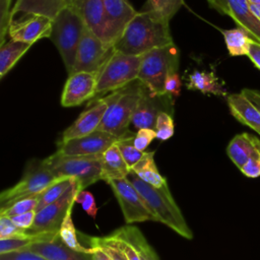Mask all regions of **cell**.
I'll return each instance as SVG.
<instances>
[{
    "instance_id": "f1b7e54d",
    "label": "cell",
    "mask_w": 260,
    "mask_h": 260,
    "mask_svg": "<svg viewBox=\"0 0 260 260\" xmlns=\"http://www.w3.org/2000/svg\"><path fill=\"white\" fill-rule=\"evenodd\" d=\"M226 49L231 56L248 55L251 43L254 41L244 29L237 27L231 29H220Z\"/></svg>"
},
{
    "instance_id": "4316f807",
    "label": "cell",
    "mask_w": 260,
    "mask_h": 260,
    "mask_svg": "<svg viewBox=\"0 0 260 260\" xmlns=\"http://www.w3.org/2000/svg\"><path fill=\"white\" fill-rule=\"evenodd\" d=\"M31 47L30 44L11 40L1 45L0 49V77H4L17 61Z\"/></svg>"
},
{
    "instance_id": "52a82bcc",
    "label": "cell",
    "mask_w": 260,
    "mask_h": 260,
    "mask_svg": "<svg viewBox=\"0 0 260 260\" xmlns=\"http://www.w3.org/2000/svg\"><path fill=\"white\" fill-rule=\"evenodd\" d=\"M143 55H126L115 51L98 75L95 101L100 95L118 90L138 79Z\"/></svg>"
},
{
    "instance_id": "d6a6232c",
    "label": "cell",
    "mask_w": 260,
    "mask_h": 260,
    "mask_svg": "<svg viewBox=\"0 0 260 260\" xmlns=\"http://www.w3.org/2000/svg\"><path fill=\"white\" fill-rule=\"evenodd\" d=\"M87 239L90 243V247L100 248L105 254L108 255L111 260H128L125 254L119 249L113 238L110 237V235L102 238L88 237Z\"/></svg>"
},
{
    "instance_id": "30bf717a",
    "label": "cell",
    "mask_w": 260,
    "mask_h": 260,
    "mask_svg": "<svg viewBox=\"0 0 260 260\" xmlns=\"http://www.w3.org/2000/svg\"><path fill=\"white\" fill-rule=\"evenodd\" d=\"M108 184L116 196L127 224L148 220L155 221L145 201L128 178L113 180Z\"/></svg>"
},
{
    "instance_id": "816d5d0a",
    "label": "cell",
    "mask_w": 260,
    "mask_h": 260,
    "mask_svg": "<svg viewBox=\"0 0 260 260\" xmlns=\"http://www.w3.org/2000/svg\"><path fill=\"white\" fill-rule=\"evenodd\" d=\"M250 4H255V5H260V0H248Z\"/></svg>"
},
{
    "instance_id": "e0dca14e",
    "label": "cell",
    "mask_w": 260,
    "mask_h": 260,
    "mask_svg": "<svg viewBox=\"0 0 260 260\" xmlns=\"http://www.w3.org/2000/svg\"><path fill=\"white\" fill-rule=\"evenodd\" d=\"M98 74L92 72H74L69 75L61 96L63 107H76L95 95Z\"/></svg>"
},
{
    "instance_id": "7a4b0ae2",
    "label": "cell",
    "mask_w": 260,
    "mask_h": 260,
    "mask_svg": "<svg viewBox=\"0 0 260 260\" xmlns=\"http://www.w3.org/2000/svg\"><path fill=\"white\" fill-rule=\"evenodd\" d=\"M127 178L145 201L155 221L164 223L187 240L193 239V233L188 226L181 209L174 200L168 183L161 187H154L142 181L133 172H130Z\"/></svg>"
},
{
    "instance_id": "f5cc1de1",
    "label": "cell",
    "mask_w": 260,
    "mask_h": 260,
    "mask_svg": "<svg viewBox=\"0 0 260 260\" xmlns=\"http://www.w3.org/2000/svg\"><path fill=\"white\" fill-rule=\"evenodd\" d=\"M64 1L66 2V4H67V5H71V4L73 3V1H74V0H64Z\"/></svg>"
},
{
    "instance_id": "ba28073f",
    "label": "cell",
    "mask_w": 260,
    "mask_h": 260,
    "mask_svg": "<svg viewBox=\"0 0 260 260\" xmlns=\"http://www.w3.org/2000/svg\"><path fill=\"white\" fill-rule=\"evenodd\" d=\"M57 179L46 166L44 159L30 160L26 165L21 179L12 187L1 192L0 209L23 198L40 195Z\"/></svg>"
},
{
    "instance_id": "ac0fdd59",
    "label": "cell",
    "mask_w": 260,
    "mask_h": 260,
    "mask_svg": "<svg viewBox=\"0 0 260 260\" xmlns=\"http://www.w3.org/2000/svg\"><path fill=\"white\" fill-rule=\"evenodd\" d=\"M89 104L91 106L82 112L75 122L63 132L61 141L82 137L99 129L107 111V104L102 98L89 102Z\"/></svg>"
},
{
    "instance_id": "44dd1931",
    "label": "cell",
    "mask_w": 260,
    "mask_h": 260,
    "mask_svg": "<svg viewBox=\"0 0 260 260\" xmlns=\"http://www.w3.org/2000/svg\"><path fill=\"white\" fill-rule=\"evenodd\" d=\"M24 250L35 252L48 260H92L90 253H82L69 248L60 236L51 242L35 243Z\"/></svg>"
},
{
    "instance_id": "681fc988",
    "label": "cell",
    "mask_w": 260,
    "mask_h": 260,
    "mask_svg": "<svg viewBox=\"0 0 260 260\" xmlns=\"http://www.w3.org/2000/svg\"><path fill=\"white\" fill-rule=\"evenodd\" d=\"M250 4V3H249ZM250 9L253 12V14L257 17V19L260 21V5L250 4Z\"/></svg>"
},
{
    "instance_id": "83f0119b",
    "label": "cell",
    "mask_w": 260,
    "mask_h": 260,
    "mask_svg": "<svg viewBox=\"0 0 260 260\" xmlns=\"http://www.w3.org/2000/svg\"><path fill=\"white\" fill-rule=\"evenodd\" d=\"M131 172L154 187H161L167 184L166 178L159 174L154 162V151H145L142 158L131 169Z\"/></svg>"
},
{
    "instance_id": "7bdbcfd3",
    "label": "cell",
    "mask_w": 260,
    "mask_h": 260,
    "mask_svg": "<svg viewBox=\"0 0 260 260\" xmlns=\"http://www.w3.org/2000/svg\"><path fill=\"white\" fill-rule=\"evenodd\" d=\"M37 215V210H31L19 215H15L10 217L11 220L14 222L15 225H17L21 230H29L36 219Z\"/></svg>"
},
{
    "instance_id": "f35d334b",
    "label": "cell",
    "mask_w": 260,
    "mask_h": 260,
    "mask_svg": "<svg viewBox=\"0 0 260 260\" xmlns=\"http://www.w3.org/2000/svg\"><path fill=\"white\" fill-rule=\"evenodd\" d=\"M11 0H0V38L1 45L4 44L6 34L11 20V11L9 10Z\"/></svg>"
},
{
    "instance_id": "603a6c76",
    "label": "cell",
    "mask_w": 260,
    "mask_h": 260,
    "mask_svg": "<svg viewBox=\"0 0 260 260\" xmlns=\"http://www.w3.org/2000/svg\"><path fill=\"white\" fill-rule=\"evenodd\" d=\"M66 6L64 0H16L11 9V19L17 13L40 14L54 19Z\"/></svg>"
},
{
    "instance_id": "f6af8a7d",
    "label": "cell",
    "mask_w": 260,
    "mask_h": 260,
    "mask_svg": "<svg viewBox=\"0 0 260 260\" xmlns=\"http://www.w3.org/2000/svg\"><path fill=\"white\" fill-rule=\"evenodd\" d=\"M110 237L113 238V240L115 241V243L117 244V246L119 247V249L125 254V256L127 257L128 260H139V257L135 251V249L133 248V246H131L128 242H126L123 239L117 238L115 236H113L112 234L110 235Z\"/></svg>"
},
{
    "instance_id": "ffe728a7",
    "label": "cell",
    "mask_w": 260,
    "mask_h": 260,
    "mask_svg": "<svg viewBox=\"0 0 260 260\" xmlns=\"http://www.w3.org/2000/svg\"><path fill=\"white\" fill-rule=\"evenodd\" d=\"M231 114L242 124L253 129L260 136V111L241 91L226 96Z\"/></svg>"
},
{
    "instance_id": "ee69618b",
    "label": "cell",
    "mask_w": 260,
    "mask_h": 260,
    "mask_svg": "<svg viewBox=\"0 0 260 260\" xmlns=\"http://www.w3.org/2000/svg\"><path fill=\"white\" fill-rule=\"evenodd\" d=\"M181 79L178 72L171 73L165 82V91L170 95H179L181 91Z\"/></svg>"
},
{
    "instance_id": "e575fe53",
    "label": "cell",
    "mask_w": 260,
    "mask_h": 260,
    "mask_svg": "<svg viewBox=\"0 0 260 260\" xmlns=\"http://www.w3.org/2000/svg\"><path fill=\"white\" fill-rule=\"evenodd\" d=\"M134 136L123 138L117 142L119 150H120L124 160L130 168V170L142 158V156L144 155V152H145V151L138 150L134 146V143H133Z\"/></svg>"
},
{
    "instance_id": "6da1fadb",
    "label": "cell",
    "mask_w": 260,
    "mask_h": 260,
    "mask_svg": "<svg viewBox=\"0 0 260 260\" xmlns=\"http://www.w3.org/2000/svg\"><path fill=\"white\" fill-rule=\"evenodd\" d=\"M171 44L174 42L170 21L156 13L142 10L128 23L114 49L126 55L139 56Z\"/></svg>"
},
{
    "instance_id": "836d02e7",
    "label": "cell",
    "mask_w": 260,
    "mask_h": 260,
    "mask_svg": "<svg viewBox=\"0 0 260 260\" xmlns=\"http://www.w3.org/2000/svg\"><path fill=\"white\" fill-rule=\"evenodd\" d=\"M39 199H40V195H36V196L18 200L7 207L0 209V216L12 217V216L19 215L31 210H36L39 203Z\"/></svg>"
},
{
    "instance_id": "1f68e13d",
    "label": "cell",
    "mask_w": 260,
    "mask_h": 260,
    "mask_svg": "<svg viewBox=\"0 0 260 260\" xmlns=\"http://www.w3.org/2000/svg\"><path fill=\"white\" fill-rule=\"evenodd\" d=\"M183 4L184 0H147L143 10L156 13L170 21Z\"/></svg>"
},
{
    "instance_id": "484cf974",
    "label": "cell",
    "mask_w": 260,
    "mask_h": 260,
    "mask_svg": "<svg viewBox=\"0 0 260 260\" xmlns=\"http://www.w3.org/2000/svg\"><path fill=\"white\" fill-rule=\"evenodd\" d=\"M188 89L199 90L202 93H211L215 95H225L226 91L223 84L213 72L194 70L188 77L186 84Z\"/></svg>"
},
{
    "instance_id": "2e32d148",
    "label": "cell",
    "mask_w": 260,
    "mask_h": 260,
    "mask_svg": "<svg viewBox=\"0 0 260 260\" xmlns=\"http://www.w3.org/2000/svg\"><path fill=\"white\" fill-rule=\"evenodd\" d=\"M71 6L82 18L85 26L104 43L114 46L103 0H74Z\"/></svg>"
},
{
    "instance_id": "4fadbf2b",
    "label": "cell",
    "mask_w": 260,
    "mask_h": 260,
    "mask_svg": "<svg viewBox=\"0 0 260 260\" xmlns=\"http://www.w3.org/2000/svg\"><path fill=\"white\" fill-rule=\"evenodd\" d=\"M119 140H121V138L113 134L96 130L82 137L67 141L60 140L57 144V152L69 156L99 155L103 154L108 148L117 143Z\"/></svg>"
},
{
    "instance_id": "f907efd6",
    "label": "cell",
    "mask_w": 260,
    "mask_h": 260,
    "mask_svg": "<svg viewBox=\"0 0 260 260\" xmlns=\"http://www.w3.org/2000/svg\"><path fill=\"white\" fill-rule=\"evenodd\" d=\"M251 138H252V141L255 145V147L258 149V151L260 152V137H256L254 135H251Z\"/></svg>"
},
{
    "instance_id": "c3c4849f",
    "label": "cell",
    "mask_w": 260,
    "mask_h": 260,
    "mask_svg": "<svg viewBox=\"0 0 260 260\" xmlns=\"http://www.w3.org/2000/svg\"><path fill=\"white\" fill-rule=\"evenodd\" d=\"M91 257H92V260H111L107 254H105L100 248H93L91 247Z\"/></svg>"
},
{
    "instance_id": "8992f818",
    "label": "cell",
    "mask_w": 260,
    "mask_h": 260,
    "mask_svg": "<svg viewBox=\"0 0 260 260\" xmlns=\"http://www.w3.org/2000/svg\"><path fill=\"white\" fill-rule=\"evenodd\" d=\"M179 51L175 44L153 49L143 55L138 80L152 93L168 94L165 82L173 72H178Z\"/></svg>"
},
{
    "instance_id": "9c48e42d",
    "label": "cell",
    "mask_w": 260,
    "mask_h": 260,
    "mask_svg": "<svg viewBox=\"0 0 260 260\" xmlns=\"http://www.w3.org/2000/svg\"><path fill=\"white\" fill-rule=\"evenodd\" d=\"M114 53V46L107 45L85 27L77 49L76 59L71 74L84 71L99 75Z\"/></svg>"
},
{
    "instance_id": "7402d4cb",
    "label": "cell",
    "mask_w": 260,
    "mask_h": 260,
    "mask_svg": "<svg viewBox=\"0 0 260 260\" xmlns=\"http://www.w3.org/2000/svg\"><path fill=\"white\" fill-rule=\"evenodd\" d=\"M102 180L109 183L113 180L127 178L131 170L124 160L117 143L108 148L101 157Z\"/></svg>"
},
{
    "instance_id": "7dc6e473",
    "label": "cell",
    "mask_w": 260,
    "mask_h": 260,
    "mask_svg": "<svg viewBox=\"0 0 260 260\" xmlns=\"http://www.w3.org/2000/svg\"><path fill=\"white\" fill-rule=\"evenodd\" d=\"M242 92L259 109L260 111V90L258 89H251V88H244Z\"/></svg>"
},
{
    "instance_id": "5bb4252c",
    "label": "cell",
    "mask_w": 260,
    "mask_h": 260,
    "mask_svg": "<svg viewBox=\"0 0 260 260\" xmlns=\"http://www.w3.org/2000/svg\"><path fill=\"white\" fill-rule=\"evenodd\" d=\"M53 19L34 13H24L18 18H12L8 27L11 40L32 45L37 41L50 38Z\"/></svg>"
},
{
    "instance_id": "60d3db41",
    "label": "cell",
    "mask_w": 260,
    "mask_h": 260,
    "mask_svg": "<svg viewBox=\"0 0 260 260\" xmlns=\"http://www.w3.org/2000/svg\"><path fill=\"white\" fill-rule=\"evenodd\" d=\"M0 260H48L47 258L27 250L0 254Z\"/></svg>"
},
{
    "instance_id": "f546056e",
    "label": "cell",
    "mask_w": 260,
    "mask_h": 260,
    "mask_svg": "<svg viewBox=\"0 0 260 260\" xmlns=\"http://www.w3.org/2000/svg\"><path fill=\"white\" fill-rule=\"evenodd\" d=\"M73 206L74 203L69 207L67 214L61 224V228L59 230V236L61 238V240L63 241V243L68 246L69 248L78 251V252H82V253H90L91 252V247L86 248L83 247L79 241L77 240V233L73 223V219H72V210H73Z\"/></svg>"
},
{
    "instance_id": "4dcf8cb0",
    "label": "cell",
    "mask_w": 260,
    "mask_h": 260,
    "mask_svg": "<svg viewBox=\"0 0 260 260\" xmlns=\"http://www.w3.org/2000/svg\"><path fill=\"white\" fill-rule=\"evenodd\" d=\"M73 181L74 179L71 178H58L53 184H51L40 194V199L36 210L40 211L47 205L60 199L71 187Z\"/></svg>"
},
{
    "instance_id": "8d00e7d4",
    "label": "cell",
    "mask_w": 260,
    "mask_h": 260,
    "mask_svg": "<svg viewBox=\"0 0 260 260\" xmlns=\"http://www.w3.org/2000/svg\"><path fill=\"white\" fill-rule=\"evenodd\" d=\"M156 138L159 140H168L174 134V121L171 114L167 112H161L157 116L155 128Z\"/></svg>"
},
{
    "instance_id": "5b68a950",
    "label": "cell",
    "mask_w": 260,
    "mask_h": 260,
    "mask_svg": "<svg viewBox=\"0 0 260 260\" xmlns=\"http://www.w3.org/2000/svg\"><path fill=\"white\" fill-rule=\"evenodd\" d=\"M102 154L69 156L55 152L44 159L46 166L56 178H71L82 191L89 185L102 180Z\"/></svg>"
},
{
    "instance_id": "277c9868",
    "label": "cell",
    "mask_w": 260,
    "mask_h": 260,
    "mask_svg": "<svg viewBox=\"0 0 260 260\" xmlns=\"http://www.w3.org/2000/svg\"><path fill=\"white\" fill-rule=\"evenodd\" d=\"M85 24L77 11L68 5L53 19L52 32L49 39L58 49L68 74H71L76 53L81 41Z\"/></svg>"
},
{
    "instance_id": "d4e9b609",
    "label": "cell",
    "mask_w": 260,
    "mask_h": 260,
    "mask_svg": "<svg viewBox=\"0 0 260 260\" xmlns=\"http://www.w3.org/2000/svg\"><path fill=\"white\" fill-rule=\"evenodd\" d=\"M259 151L255 147L251 135L248 133H242L236 135L229 143L226 147V153L231 160L240 170L252 156Z\"/></svg>"
},
{
    "instance_id": "b9f144b4",
    "label": "cell",
    "mask_w": 260,
    "mask_h": 260,
    "mask_svg": "<svg viewBox=\"0 0 260 260\" xmlns=\"http://www.w3.org/2000/svg\"><path fill=\"white\" fill-rule=\"evenodd\" d=\"M243 175L248 178H258L260 177V152L252 156L241 169Z\"/></svg>"
},
{
    "instance_id": "cb8c5ba5",
    "label": "cell",
    "mask_w": 260,
    "mask_h": 260,
    "mask_svg": "<svg viewBox=\"0 0 260 260\" xmlns=\"http://www.w3.org/2000/svg\"><path fill=\"white\" fill-rule=\"evenodd\" d=\"M113 236L123 239L135 249L139 260H159L154 249L147 242L141 231L134 225L121 226L112 233Z\"/></svg>"
},
{
    "instance_id": "7c38bea8",
    "label": "cell",
    "mask_w": 260,
    "mask_h": 260,
    "mask_svg": "<svg viewBox=\"0 0 260 260\" xmlns=\"http://www.w3.org/2000/svg\"><path fill=\"white\" fill-rule=\"evenodd\" d=\"M143 84V83H142ZM161 112H173V99L170 94L152 93L144 84L141 96L132 117L131 123L136 129H154L157 116Z\"/></svg>"
},
{
    "instance_id": "ab89813d",
    "label": "cell",
    "mask_w": 260,
    "mask_h": 260,
    "mask_svg": "<svg viewBox=\"0 0 260 260\" xmlns=\"http://www.w3.org/2000/svg\"><path fill=\"white\" fill-rule=\"evenodd\" d=\"M154 138H156V132L154 129L142 128V129H139L135 134L133 138V143L138 150L145 151L147 146L150 144V142Z\"/></svg>"
},
{
    "instance_id": "bcb514c9",
    "label": "cell",
    "mask_w": 260,
    "mask_h": 260,
    "mask_svg": "<svg viewBox=\"0 0 260 260\" xmlns=\"http://www.w3.org/2000/svg\"><path fill=\"white\" fill-rule=\"evenodd\" d=\"M252 63L260 70V43L253 41L249 48V53L247 55Z\"/></svg>"
},
{
    "instance_id": "d6986e66",
    "label": "cell",
    "mask_w": 260,
    "mask_h": 260,
    "mask_svg": "<svg viewBox=\"0 0 260 260\" xmlns=\"http://www.w3.org/2000/svg\"><path fill=\"white\" fill-rule=\"evenodd\" d=\"M103 3L111 34L116 43L122 36L128 23L137 14V11L132 7L128 0H103Z\"/></svg>"
},
{
    "instance_id": "3957f363",
    "label": "cell",
    "mask_w": 260,
    "mask_h": 260,
    "mask_svg": "<svg viewBox=\"0 0 260 260\" xmlns=\"http://www.w3.org/2000/svg\"><path fill=\"white\" fill-rule=\"evenodd\" d=\"M142 86L143 84L137 79L103 96L102 99L107 104V111L98 130L108 132L121 139L134 136L129 125L141 96Z\"/></svg>"
},
{
    "instance_id": "d590c367",
    "label": "cell",
    "mask_w": 260,
    "mask_h": 260,
    "mask_svg": "<svg viewBox=\"0 0 260 260\" xmlns=\"http://www.w3.org/2000/svg\"><path fill=\"white\" fill-rule=\"evenodd\" d=\"M36 234H30L26 230L19 229L10 217L0 216V239L34 238Z\"/></svg>"
},
{
    "instance_id": "8fae6325",
    "label": "cell",
    "mask_w": 260,
    "mask_h": 260,
    "mask_svg": "<svg viewBox=\"0 0 260 260\" xmlns=\"http://www.w3.org/2000/svg\"><path fill=\"white\" fill-rule=\"evenodd\" d=\"M79 192L77 182L74 180L67 192L57 201L37 211L32 226L26 230L30 234L37 233H59L61 224L67 214L69 207L75 203V195Z\"/></svg>"
},
{
    "instance_id": "74e56055",
    "label": "cell",
    "mask_w": 260,
    "mask_h": 260,
    "mask_svg": "<svg viewBox=\"0 0 260 260\" xmlns=\"http://www.w3.org/2000/svg\"><path fill=\"white\" fill-rule=\"evenodd\" d=\"M75 202L79 203L83 210L92 218H95L98 213V207L93 195L89 191H79L75 195Z\"/></svg>"
},
{
    "instance_id": "9a60e30c",
    "label": "cell",
    "mask_w": 260,
    "mask_h": 260,
    "mask_svg": "<svg viewBox=\"0 0 260 260\" xmlns=\"http://www.w3.org/2000/svg\"><path fill=\"white\" fill-rule=\"evenodd\" d=\"M209 6L229 15L255 42L260 43V21L250 9L248 0H207Z\"/></svg>"
}]
</instances>
